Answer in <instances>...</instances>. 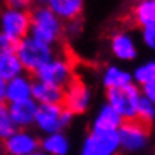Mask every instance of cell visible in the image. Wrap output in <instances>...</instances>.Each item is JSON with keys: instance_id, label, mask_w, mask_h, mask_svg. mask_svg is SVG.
Wrapping results in <instances>:
<instances>
[{"instance_id": "obj_22", "label": "cell", "mask_w": 155, "mask_h": 155, "mask_svg": "<svg viewBox=\"0 0 155 155\" xmlns=\"http://www.w3.org/2000/svg\"><path fill=\"white\" fill-rule=\"evenodd\" d=\"M155 119V104L151 103L149 100H146L145 97H142L137 104V110H136V120L142 122V124H149Z\"/></svg>"}, {"instance_id": "obj_10", "label": "cell", "mask_w": 155, "mask_h": 155, "mask_svg": "<svg viewBox=\"0 0 155 155\" xmlns=\"http://www.w3.org/2000/svg\"><path fill=\"white\" fill-rule=\"evenodd\" d=\"M92 104V92L91 89L83 84L81 81H72L68 87H65V98L63 107L75 114H83L89 110Z\"/></svg>"}, {"instance_id": "obj_17", "label": "cell", "mask_w": 155, "mask_h": 155, "mask_svg": "<svg viewBox=\"0 0 155 155\" xmlns=\"http://www.w3.org/2000/svg\"><path fill=\"white\" fill-rule=\"evenodd\" d=\"M103 86L107 91L111 89H122L130 84H133V75L128 69L117 66V65H110L104 69L103 77H101Z\"/></svg>"}, {"instance_id": "obj_6", "label": "cell", "mask_w": 155, "mask_h": 155, "mask_svg": "<svg viewBox=\"0 0 155 155\" xmlns=\"http://www.w3.org/2000/svg\"><path fill=\"white\" fill-rule=\"evenodd\" d=\"M35 80L65 89L74 81L72 63L66 57L54 56L48 63H45L35 72Z\"/></svg>"}, {"instance_id": "obj_21", "label": "cell", "mask_w": 155, "mask_h": 155, "mask_svg": "<svg viewBox=\"0 0 155 155\" xmlns=\"http://www.w3.org/2000/svg\"><path fill=\"white\" fill-rule=\"evenodd\" d=\"M133 75V83L136 86H143L148 81H151L152 78H155V59L146 60L140 65H137L134 68V71L131 72Z\"/></svg>"}, {"instance_id": "obj_15", "label": "cell", "mask_w": 155, "mask_h": 155, "mask_svg": "<svg viewBox=\"0 0 155 155\" xmlns=\"http://www.w3.org/2000/svg\"><path fill=\"white\" fill-rule=\"evenodd\" d=\"M125 120L119 116V113L111 108L108 104H103L92 122V131H101V133H117L120 125Z\"/></svg>"}, {"instance_id": "obj_29", "label": "cell", "mask_w": 155, "mask_h": 155, "mask_svg": "<svg viewBox=\"0 0 155 155\" xmlns=\"http://www.w3.org/2000/svg\"><path fill=\"white\" fill-rule=\"evenodd\" d=\"M9 6H14V8H18V9H27V2H21V0H15V2H11Z\"/></svg>"}, {"instance_id": "obj_24", "label": "cell", "mask_w": 155, "mask_h": 155, "mask_svg": "<svg viewBox=\"0 0 155 155\" xmlns=\"http://www.w3.org/2000/svg\"><path fill=\"white\" fill-rule=\"evenodd\" d=\"M81 32H83V21L80 18H75V20L63 23V33L68 35L69 38H74V36L80 35Z\"/></svg>"}, {"instance_id": "obj_26", "label": "cell", "mask_w": 155, "mask_h": 155, "mask_svg": "<svg viewBox=\"0 0 155 155\" xmlns=\"http://www.w3.org/2000/svg\"><path fill=\"white\" fill-rule=\"evenodd\" d=\"M140 94H142V97H145L146 100L155 104V78L148 81L146 84L140 86Z\"/></svg>"}, {"instance_id": "obj_18", "label": "cell", "mask_w": 155, "mask_h": 155, "mask_svg": "<svg viewBox=\"0 0 155 155\" xmlns=\"http://www.w3.org/2000/svg\"><path fill=\"white\" fill-rule=\"evenodd\" d=\"M39 151L47 155H69L71 140L65 133H53L39 139Z\"/></svg>"}, {"instance_id": "obj_13", "label": "cell", "mask_w": 155, "mask_h": 155, "mask_svg": "<svg viewBox=\"0 0 155 155\" xmlns=\"http://www.w3.org/2000/svg\"><path fill=\"white\" fill-rule=\"evenodd\" d=\"M65 89L53 86L44 81L33 80L32 84V100L38 105H63Z\"/></svg>"}, {"instance_id": "obj_28", "label": "cell", "mask_w": 155, "mask_h": 155, "mask_svg": "<svg viewBox=\"0 0 155 155\" xmlns=\"http://www.w3.org/2000/svg\"><path fill=\"white\" fill-rule=\"evenodd\" d=\"M5 91H6V81L0 78V104H5Z\"/></svg>"}, {"instance_id": "obj_14", "label": "cell", "mask_w": 155, "mask_h": 155, "mask_svg": "<svg viewBox=\"0 0 155 155\" xmlns=\"http://www.w3.org/2000/svg\"><path fill=\"white\" fill-rule=\"evenodd\" d=\"M32 84L33 80L27 74H21L9 81H6L5 91V103H20L32 98Z\"/></svg>"}, {"instance_id": "obj_30", "label": "cell", "mask_w": 155, "mask_h": 155, "mask_svg": "<svg viewBox=\"0 0 155 155\" xmlns=\"http://www.w3.org/2000/svg\"><path fill=\"white\" fill-rule=\"evenodd\" d=\"M32 155H47V154H44L42 151H38V152H35V154H32Z\"/></svg>"}, {"instance_id": "obj_25", "label": "cell", "mask_w": 155, "mask_h": 155, "mask_svg": "<svg viewBox=\"0 0 155 155\" xmlns=\"http://www.w3.org/2000/svg\"><path fill=\"white\" fill-rule=\"evenodd\" d=\"M140 36H142V42L145 44V47L155 53V26L143 27L140 32Z\"/></svg>"}, {"instance_id": "obj_20", "label": "cell", "mask_w": 155, "mask_h": 155, "mask_svg": "<svg viewBox=\"0 0 155 155\" xmlns=\"http://www.w3.org/2000/svg\"><path fill=\"white\" fill-rule=\"evenodd\" d=\"M133 17L136 23L143 29L155 26V0H142L133 8Z\"/></svg>"}, {"instance_id": "obj_11", "label": "cell", "mask_w": 155, "mask_h": 155, "mask_svg": "<svg viewBox=\"0 0 155 155\" xmlns=\"http://www.w3.org/2000/svg\"><path fill=\"white\" fill-rule=\"evenodd\" d=\"M110 50L111 54L120 62H133L139 54L137 42L128 32H116L110 39Z\"/></svg>"}, {"instance_id": "obj_8", "label": "cell", "mask_w": 155, "mask_h": 155, "mask_svg": "<svg viewBox=\"0 0 155 155\" xmlns=\"http://www.w3.org/2000/svg\"><path fill=\"white\" fill-rule=\"evenodd\" d=\"M120 151L117 133L92 131L84 137L78 155H116Z\"/></svg>"}, {"instance_id": "obj_16", "label": "cell", "mask_w": 155, "mask_h": 155, "mask_svg": "<svg viewBox=\"0 0 155 155\" xmlns=\"http://www.w3.org/2000/svg\"><path fill=\"white\" fill-rule=\"evenodd\" d=\"M45 5L62 23L80 18L84 9L83 0H48Z\"/></svg>"}, {"instance_id": "obj_23", "label": "cell", "mask_w": 155, "mask_h": 155, "mask_svg": "<svg viewBox=\"0 0 155 155\" xmlns=\"http://www.w3.org/2000/svg\"><path fill=\"white\" fill-rule=\"evenodd\" d=\"M15 125L11 120L9 111H8V105L6 104H0V140H6L14 131H15Z\"/></svg>"}, {"instance_id": "obj_27", "label": "cell", "mask_w": 155, "mask_h": 155, "mask_svg": "<svg viewBox=\"0 0 155 155\" xmlns=\"http://www.w3.org/2000/svg\"><path fill=\"white\" fill-rule=\"evenodd\" d=\"M14 47H15V42H12L9 38H6L5 35L0 33V54L14 51Z\"/></svg>"}, {"instance_id": "obj_2", "label": "cell", "mask_w": 155, "mask_h": 155, "mask_svg": "<svg viewBox=\"0 0 155 155\" xmlns=\"http://www.w3.org/2000/svg\"><path fill=\"white\" fill-rule=\"evenodd\" d=\"M14 53L20 59V62L24 68V72L27 71L32 74H35L39 68H42L56 56L54 47H50V45L32 38L30 35L15 44Z\"/></svg>"}, {"instance_id": "obj_19", "label": "cell", "mask_w": 155, "mask_h": 155, "mask_svg": "<svg viewBox=\"0 0 155 155\" xmlns=\"http://www.w3.org/2000/svg\"><path fill=\"white\" fill-rule=\"evenodd\" d=\"M21 74H26V72H24V68L15 53L9 51L0 54V78L2 80L9 81Z\"/></svg>"}, {"instance_id": "obj_12", "label": "cell", "mask_w": 155, "mask_h": 155, "mask_svg": "<svg viewBox=\"0 0 155 155\" xmlns=\"http://www.w3.org/2000/svg\"><path fill=\"white\" fill-rule=\"evenodd\" d=\"M6 105H8L11 120L14 122L17 130H27L33 125L36 110H38V104L32 98L26 100V101H20V103L6 104Z\"/></svg>"}, {"instance_id": "obj_4", "label": "cell", "mask_w": 155, "mask_h": 155, "mask_svg": "<svg viewBox=\"0 0 155 155\" xmlns=\"http://www.w3.org/2000/svg\"><path fill=\"white\" fill-rule=\"evenodd\" d=\"M30 32V12L14 6H5L0 11V33L12 42H18L29 36Z\"/></svg>"}, {"instance_id": "obj_1", "label": "cell", "mask_w": 155, "mask_h": 155, "mask_svg": "<svg viewBox=\"0 0 155 155\" xmlns=\"http://www.w3.org/2000/svg\"><path fill=\"white\" fill-rule=\"evenodd\" d=\"M29 35L50 47H54L63 35V23L53 14L45 3H39L30 12Z\"/></svg>"}, {"instance_id": "obj_7", "label": "cell", "mask_w": 155, "mask_h": 155, "mask_svg": "<svg viewBox=\"0 0 155 155\" xmlns=\"http://www.w3.org/2000/svg\"><path fill=\"white\" fill-rule=\"evenodd\" d=\"M119 146L124 152H142L149 143V131L145 124L139 120H125L117 130Z\"/></svg>"}, {"instance_id": "obj_3", "label": "cell", "mask_w": 155, "mask_h": 155, "mask_svg": "<svg viewBox=\"0 0 155 155\" xmlns=\"http://www.w3.org/2000/svg\"><path fill=\"white\" fill-rule=\"evenodd\" d=\"M74 120V114L60 105H38L33 125L39 133L48 136L53 133H63Z\"/></svg>"}, {"instance_id": "obj_5", "label": "cell", "mask_w": 155, "mask_h": 155, "mask_svg": "<svg viewBox=\"0 0 155 155\" xmlns=\"http://www.w3.org/2000/svg\"><path fill=\"white\" fill-rule=\"evenodd\" d=\"M140 98H142L140 87L133 83L122 89L107 91L105 104L114 108L124 120H136V110Z\"/></svg>"}, {"instance_id": "obj_9", "label": "cell", "mask_w": 155, "mask_h": 155, "mask_svg": "<svg viewBox=\"0 0 155 155\" xmlns=\"http://www.w3.org/2000/svg\"><path fill=\"white\" fill-rule=\"evenodd\" d=\"M3 149L8 155H32L39 151V139L29 130H15L3 140Z\"/></svg>"}]
</instances>
